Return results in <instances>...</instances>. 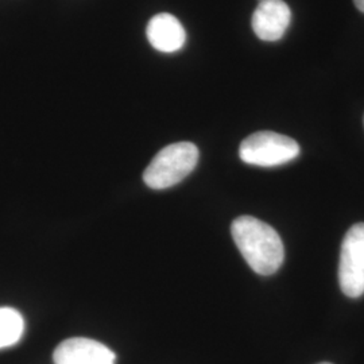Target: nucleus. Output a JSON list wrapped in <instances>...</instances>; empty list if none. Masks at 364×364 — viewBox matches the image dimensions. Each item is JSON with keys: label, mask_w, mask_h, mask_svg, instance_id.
<instances>
[{"label": "nucleus", "mask_w": 364, "mask_h": 364, "mask_svg": "<svg viewBox=\"0 0 364 364\" xmlns=\"http://www.w3.org/2000/svg\"><path fill=\"white\" fill-rule=\"evenodd\" d=\"M198 149L191 142L169 144L156 154L147 169L144 180L151 189H166L186 178L198 162Z\"/></svg>", "instance_id": "nucleus-2"}, {"label": "nucleus", "mask_w": 364, "mask_h": 364, "mask_svg": "<svg viewBox=\"0 0 364 364\" xmlns=\"http://www.w3.org/2000/svg\"><path fill=\"white\" fill-rule=\"evenodd\" d=\"M25 331L21 313L13 308H0V350L16 344Z\"/></svg>", "instance_id": "nucleus-8"}, {"label": "nucleus", "mask_w": 364, "mask_h": 364, "mask_svg": "<svg viewBox=\"0 0 364 364\" xmlns=\"http://www.w3.org/2000/svg\"><path fill=\"white\" fill-rule=\"evenodd\" d=\"M53 359L54 364H115V353L96 340L73 338L55 348Z\"/></svg>", "instance_id": "nucleus-5"}, {"label": "nucleus", "mask_w": 364, "mask_h": 364, "mask_svg": "<svg viewBox=\"0 0 364 364\" xmlns=\"http://www.w3.org/2000/svg\"><path fill=\"white\" fill-rule=\"evenodd\" d=\"M259 1H260V0H259Z\"/></svg>", "instance_id": "nucleus-11"}, {"label": "nucleus", "mask_w": 364, "mask_h": 364, "mask_svg": "<svg viewBox=\"0 0 364 364\" xmlns=\"http://www.w3.org/2000/svg\"><path fill=\"white\" fill-rule=\"evenodd\" d=\"M353 3H355V6L358 7L359 11L364 13V0H353Z\"/></svg>", "instance_id": "nucleus-9"}, {"label": "nucleus", "mask_w": 364, "mask_h": 364, "mask_svg": "<svg viewBox=\"0 0 364 364\" xmlns=\"http://www.w3.org/2000/svg\"><path fill=\"white\" fill-rule=\"evenodd\" d=\"M299 151V144L293 138L273 131H259L240 144L239 156L248 165L273 168L296 159Z\"/></svg>", "instance_id": "nucleus-3"}, {"label": "nucleus", "mask_w": 364, "mask_h": 364, "mask_svg": "<svg viewBox=\"0 0 364 364\" xmlns=\"http://www.w3.org/2000/svg\"><path fill=\"white\" fill-rule=\"evenodd\" d=\"M290 19L291 11L284 0H260L251 23L258 38L275 42L287 33Z\"/></svg>", "instance_id": "nucleus-6"}, {"label": "nucleus", "mask_w": 364, "mask_h": 364, "mask_svg": "<svg viewBox=\"0 0 364 364\" xmlns=\"http://www.w3.org/2000/svg\"><path fill=\"white\" fill-rule=\"evenodd\" d=\"M235 245L248 266L260 275H272L285 259L281 236L272 225L252 216H240L231 225Z\"/></svg>", "instance_id": "nucleus-1"}, {"label": "nucleus", "mask_w": 364, "mask_h": 364, "mask_svg": "<svg viewBox=\"0 0 364 364\" xmlns=\"http://www.w3.org/2000/svg\"><path fill=\"white\" fill-rule=\"evenodd\" d=\"M318 364H332V363H318Z\"/></svg>", "instance_id": "nucleus-10"}, {"label": "nucleus", "mask_w": 364, "mask_h": 364, "mask_svg": "<svg viewBox=\"0 0 364 364\" xmlns=\"http://www.w3.org/2000/svg\"><path fill=\"white\" fill-rule=\"evenodd\" d=\"M146 34L151 46L162 53L180 50L186 41L181 22L171 14L162 13L153 16L147 25Z\"/></svg>", "instance_id": "nucleus-7"}, {"label": "nucleus", "mask_w": 364, "mask_h": 364, "mask_svg": "<svg viewBox=\"0 0 364 364\" xmlns=\"http://www.w3.org/2000/svg\"><path fill=\"white\" fill-rule=\"evenodd\" d=\"M338 282L347 297L358 299L364 294V223L352 225L344 236L340 263Z\"/></svg>", "instance_id": "nucleus-4"}]
</instances>
